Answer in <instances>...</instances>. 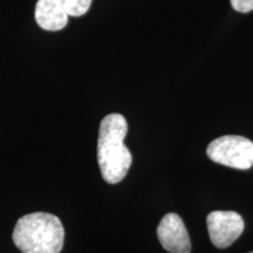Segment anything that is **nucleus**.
<instances>
[{
	"mask_svg": "<svg viewBox=\"0 0 253 253\" xmlns=\"http://www.w3.org/2000/svg\"><path fill=\"white\" fill-rule=\"evenodd\" d=\"M160 243L169 253H190L191 242L184 221L176 213H168L157 227Z\"/></svg>",
	"mask_w": 253,
	"mask_h": 253,
	"instance_id": "nucleus-5",
	"label": "nucleus"
},
{
	"mask_svg": "<svg viewBox=\"0 0 253 253\" xmlns=\"http://www.w3.org/2000/svg\"><path fill=\"white\" fill-rule=\"evenodd\" d=\"M249 253H253V252H249Z\"/></svg>",
	"mask_w": 253,
	"mask_h": 253,
	"instance_id": "nucleus-9",
	"label": "nucleus"
},
{
	"mask_svg": "<svg viewBox=\"0 0 253 253\" xmlns=\"http://www.w3.org/2000/svg\"><path fill=\"white\" fill-rule=\"evenodd\" d=\"M231 5L236 11L248 13L253 9V0H231Z\"/></svg>",
	"mask_w": 253,
	"mask_h": 253,
	"instance_id": "nucleus-8",
	"label": "nucleus"
},
{
	"mask_svg": "<svg viewBox=\"0 0 253 253\" xmlns=\"http://www.w3.org/2000/svg\"><path fill=\"white\" fill-rule=\"evenodd\" d=\"M69 17H81L86 14L93 0H59Z\"/></svg>",
	"mask_w": 253,
	"mask_h": 253,
	"instance_id": "nucleus-7",
	"label": "nucleus"
},
{
	"mask_svg": "<svg viewBox=\"0 0 253 253\" xmlns=\"http://www.w3.org/2000/svg\"><path fill=\"white\" fill-rule=\"evenodd\" d=\"M207 154L213 162L238 170L253 166V142L237 135L216 138L209 144Z\"/></svg>",
	"mask_w": 253,
	"mask_h": 253,
	"instance_id": "nucleus-3",
	"label": "nucleus"
},
{
	"mask_svg": "<svg viewBox=\"0 0 253 253\" xmlns=\"http://www.w3.org/2000/svg\"><path fill=\"white\" fill-rule=\"evenodd\" d=\"M128 123L121 114H109L101 121L97 140V162L103 179L116 184L126 176L132 163L125 138Z\"/></svg>",
	"mask_w": 253,
	"mask_h": 253,
	"instance_id": "nucleus-1",
	"label": "nucleus"
},
{
	"mask_svg": "<svg viewBox=\"0 0 253 253\" xmlns=\"http://www.w3.org/2000/svg\"><path fill=\"white\" fill-rule=\"evenodd\" d=\"M12 239L21 253H60L65 242V229L54 214L33 212L17 221Z\"/></svg>",
	"mask_w": 253,
	"mask_h": 253,
	"instance_id": "nucleus-2",
	"label": "nucleus"
},
{
	"mask_svg": "<svg viewBox=\"0 0 253 253\" xmlns=\"http://www.w3.org/2000/svg\"><path fill=\"white\" fill-rule=\"evenodd\" d=\"M69 15L59 0H38L36 20L42 30L60 31L66 27Z\"/></svg>",
	"mask_w": 253,
	"mask_h": 253,
	"instance_id": "nucleus-6",
	"label": "nucleus"
},
{
	"mask_svg": "<svg viewBox=\"0 0 253 253\" xmlns=\"http://www.w3.org/2000/svg\"><path fill=\"white\" fill-rule=\"evenodd\" d=\"M208 231L212 244L226 249L238 239L244 231V220L235 211H213L207 218Z\"/></svg>",
	"mask_w": 253,
	"mask_h": 253,
	"instance_id": "nucleus-4",
	"label": "nucleus"
}]
</instances>
